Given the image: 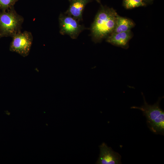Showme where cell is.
Listing matches in <instances>:
<instances>
[{
  "mask_svg": "<svg viewBox=\"0 0 164 164\" xmlns=\"http://www.w3.org/2000/svg\"><path fill=\"white\" fill-rule=\"evenodd\" d=\"M117 15L113 8L101 6L90 28L91 36L94 42H100L113 32Z\"/></svg>",
  "mask_w": 164,
  "mask_h": 164,
  "instance_id": "cell-1",
  "label": "cell"
},
{
  "mask_svg": "<svg viewBox=\"0 0 164 164\" xmlns=\"http://www.w3.org/2000/svg\"><path fill=\"white\" fill-rule=\"evenodd\" d=\"M144 104L141 107L133 106L131 108L141 111L147 119L148 127L150 130L156 134L164 135V111L160 106V97L157 102L153 105L149 104L146 102L143 93Z\"/></svg>",
  "mask_w": 164,
  "mask_h": 164,
  "instance_id": "cell-2",
  "label": "cell"
},
{
  "mask_svg": "<svg viewBox=\"0 0 164 164\" xmlns=\"http://www.w3.org/2000/svg\"><path fill=\"white\" fill-rule=\"evenodd\" d=\"M23 18L18 14L14 7L0 12V34L1 37L11 36L21 31Z\"/></svg>",
  "mask_w": 164,
  "mask_h": 164,
  "instance_id": "cell-3",
  "label": "cell"
},
{
  "mask_svg": "<svg viewBox=\"0 0 164 164\" xmlns=\"http://www.w3.org/2000/svg\"><path fill=\"white\" fill-rule=\"evenodd\" d=\"M59 22L60 33L63 35H67L73 39H77L80 33L86 29L80 23V22L64 13L60 14Z\"/></svg>",
  "mask_w": 164,
  "mask_h": 164,
  "instance_id": "cell-4",
  "label": "cell"
},
{
  "mask_svg": "<svg viewBox=\"0 0 164 164\" xmlns=\"http://www.w3.org/2000/svg\"><path fill=\"white\" fill-rule=\"evenodd\" d=\"M9 50L22 56H28L30 52L33 41V36L30 32L24 31L19 32L12 37Z\"/></svg>",
  "mask_w": 164,
  "mask_h": 164,
  "instance_id": "cell-5",
  "label": "cell"
},
{
  "mask_svg": "<svg viewBox=\"0 0 164 164\" xmlns=\"http://www.w3.org/2000/svg\"><path fill=\"white\" fill-rule=\"evenodd\" d=\"M99 157L96 162L97 164H120L122 163L121 156L108 146L104 142L99 146Z\"/></svg>",
  "mask_w": 164,
  "mask_h": 164,
  "instance_id": "cell-6",
  "label": "cell"
},
{
  "mask_svg": "<svg viewBox=\"0 0 164 164\" xmlns=\"http://www.w3.org/2000/svg\"><path fill=\"white\" fill-rule=\"evenodd\" d=\"M92 0H73L70 2L68 9L64 13L80 22L83 20V14L86 5Z\"/></svg>",
  "mask_w": 164,
  "mask_h": 164,
  "instance_id": "cell-7",
  "label": "cell"
},
{
  "mask_svg": "<svg viewBox=\"0 0 164 164\" xmlns=\"http://www.w3.org/2000/svg\"><path fill=\"white\" fill-rule=\"evenodd\" d=\"M131 35L130 31L119 33L112 32L107 37L106 41L113 45L126 48Z\"/></svg>",
  "mask_w": 164,
  "mask_h": 164,
  "instance_id": "cell-8",
  "label": "cell"
},
{
  "mask_svg": "<svg viewBox=\"0 0 164 164\" xmlns=\"http://www.w3.org/2000/svg\"><path fill=\"white\" fill-rule=\"evenodd\" d=\"M134 26V23L132 21L118 15L115 27L113 32L119 33L129 31Z\"/></svg>",
  "mask_w": 164,
  "mask_h": 164,
  "instance_id": "cell-9",
  "label": "cell"
},
{
  "mask_svg": "<svg viewBox=\"0 0 164 164\" xmlns=\"http://www.w3.org/2000/svg\"><path fill=\"white\" fill-rule=\"evenodd\" d=\"M145 0H123V4L126 9L144 6L146 5Z\"/></svg>",
  "mask_w": 164,
  "mask_h": 164,
  "instance_id": "cell-10",
  "label": "cell"
},
{
  "mask_svg": "<svg viewBox=\"0 0 164 164\" xmlns=\"http://www.w3.org/2000/svg\"><path fill=\"white\" fill-rule=\"evenodd\" d=\"M19 0H0V9L6 11L14 7V5Z\"/></svg>",
  "mask_w": 164,
  "mask_h": 164,
  "instance_id": "cell-11",
  "label": "cell"
},
{
  "mask_svg": "<svg viewBox=\"0 0 164 164\" xmlns=\"http://www.w3.org/2000/svg\"><path fill=\"white\" fill-rule=\"evenodd\" d=\"M97 2L101 4V0H95Z\"/></svg>",
  "mask_w": 164,
  "mask_h": 164,
  "instance_id": "cell-12",
  "label": "cell"
},
{
  "mask_svg": "<svg viewBox=\"0 0 164 164\" xmlns=\"http://www.w3.org/2000/svg\"><path fill=\"white\" fill-rule=\"evenodd\" d=\"M68 0L69 1V2H71V1H72L73 0Z\"/></svg>",
  "mask_w": 164,
  "mask_h": 164,
  "instance_id": "cell-13",
  "label": "cell"
},
{
  "mask_svg": "<svg viewBox=\"0 0 164 164\" xmlns=\"http://www.w3.org/2000/svg\"><path fill=\"white\" fill-rule=\"evenodd\" d=\"M1 37H1V35H0V39Z\"/></svg>",
  "mask_w": 164,
  "mask_h": 164,
  "instance_id": "cell-14",
  "label": "cell"
},
{
  "mask_svg": "<svg viewBox=\"0 0 164 164\" xmlns=\"http://www.w3.org/2000/svg\"><path fill=\"white\" fill-rule=\"evenodd\" d=\"M149 0V1H152V0Z\"/></svg>",
  "mask_w": 164,
  "mask_h": 164,
  "instance_id": "cell-15",
  "label": "cell"
}]
</instances>
